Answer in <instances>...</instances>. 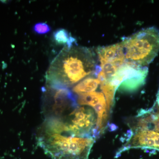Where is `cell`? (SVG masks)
Wrapping results in <instances>:
<instances>
[{"label": "cell", "mask_w": 159, "mask_h": 159, "mask_svg": "<svg viewBox=\"0 0 159 159\" xmlns=\"http://www.w3.org/2000/svg\"><path fill=\"white\" fill-rule=\"evenodd\" d=\"M101 71L95 54L90 49L65 47L50 64L46 75L48 86L68 89L89 74L96 77Z\"/></svg>", "instance_id": "cell-1"}, {"label": "cell", "mask_w": 159, "mask_h": 159, "mask_svg": "<svg viewBox=\"0 0 159 159\" xmlns=\"http://www.w3.org/2000/svg\"><path fill=\"white\" fill-rule=\"evenodd\" d=\"M96 139L77 136L66 131H49L39 129L38 144L53 159H88Z\"/></svg>", "instance_id": "cell-2"}, {"label": "cell", "mask_w": 159, "mask_h": 159, "mask_svg": "<svg viewBox=\"0 0 159 159\" xmlns=\"http://www.w3.org/2000/svg\"><path fill=\"white\" fill-rule=\"evenodd\" d=\"M125 61L140 66H146L159 52V30L154 27L142 29L122 42Z\"/></svg>", "instance_id": "cell-3"}, {"label": "cell", "mask_w": 159, "mask_h": 159, "mask_svg": "<svg viewBox=\"0 0 159 159\" xmlns=\"http://www.w3.org/2000/svg\"><path fill=\"white\" fill-rule=\"evenodd\" d=\"M43 111L45 119H64L78 107L77 99L68 89L46 86L43 90Z\"/></svg>", "instance_id": "cell-4"}, {"label": "cell", "mask_w": 159, "mask_h": 159, "mask_svg": "<svg viewBox=\"0 0 159 159\" xmlns=\"http://www.w3.org/2000/svg\"><path fill=\"white\" fill-rule=\"evenodd\" d=\"M96 116L92 109L77 107L62 119L66 132L77 136L93 137L97 120Z\"/></svg>", "instance_id": "cell-5"}, {"label": "cell", "mask_w": 159, "mask_h": 159, "mask_svg": "<svg viewBox=\"0 0 159 159\" xmlns=\"http://www.w3.org/2000/svg\"><path fill=\"white\" fill-rule=\"evenodd\" d=\"M124 146L122 151L133 148L147 147L159 150V133L151 130H139Z\"/></svg>", "instance_id": "cell-6"}, {"label": "cell", "mask_w": 159, "mask_h": 159, "mask_svg": "<svg viewBox=\"0 0 159 159\" xmlns=\"http://www.w3.org/2000/svg\"><path fill=\"white\" fill-rule=\"evenodd\" d=\"M97 52L100 62H111L122 66L125 61L122 43L107 47H99Z\"/></svg>", "instance_id": "cell-7"}, {"label": "cell", "mask_w": 159, "mask_h": 159, "mask_svg": "<svg viewBox=\"0 0 159 159\" xmlns=\"http://www.w3.org/2000/svg\"><path fill=\"white\" fill-rule=\"evenodd\" d=\"M148 71V68L146 66L144 67L139 74L122 82L118 89L119 90L128 93L137 90L145 84Z\"/></svg>", "instance_id": "cell-8"}, {"label": "cell", "mask_w": 159, "mask_h": 159, "mask_svg": "<svg viewBox=\"0 0 159 159\" xmlns=\"http://www.w3.org/2000/svg\"><path fill=\"white\" fill-rule=\"evenodd\" d=\"M106 101L103 93L91 92L79 95L77 99L80 105L89 106L94 108L100 102Z\"/></svg>", "instance_id": "cell-9"}, {"label": "cell", "mask_w": 159, "mask_h": 159, "mask_svg": "<svg viewBox=\"0 0 159 159\" xmlns=\"http://www.w3.org/2000/svg\"><path fill=\"white\" fill-rule=\"evenodd\" d=\"M100 84V81L98 78L88 77L74 86L73 91L78 95L93 92L97 89Z\"/></svg>", "instance_id": "cell-10"}, {"label": "cell", "mask_w": 159, "mask_h": 159, "mask_svg": "<svg viewBox=\"0 0 159 159\" xmlns=\"http://www.w3.org/2000/svg\"><path fill=\"white\" fill-rule=\"evenodd\" d=\"M52 38L54 43L59 45H65L70 48L73 46L76 40L71 36L67 30L64 29H59L54 31L52 34Z\"/></svg>", "instance_id": "cell-11"}, {"label": "cell", "mask_w": 159, "mask_h": 159, "mask_svg": "<svg viewBox=\"0 0 159 159\" xmlns=\"http://www.w3.org/2000/svg\"><path fill=\"white\" fill-rule=\"evenodd\" d=\"M32 30L35 34L42 35L49 33L51 31V29L47 23L39 22L36 23L33 26Z\"/></svg>", "instance_id": "cell-12"}, {"label": "cell", "mask_w": 159, "mask_h": 159, "mask_svg": "<svg viewBox=\"0 0 159 159\" xmlns=\"http://www.w3.org/2000/svg\"><path fill=\"white\" fill-rule=\"evenodd\" d=\"M156 104L159 107V89L157 96Z\"/></svg>", "instance_id": "cell-13"}]
</instances>
